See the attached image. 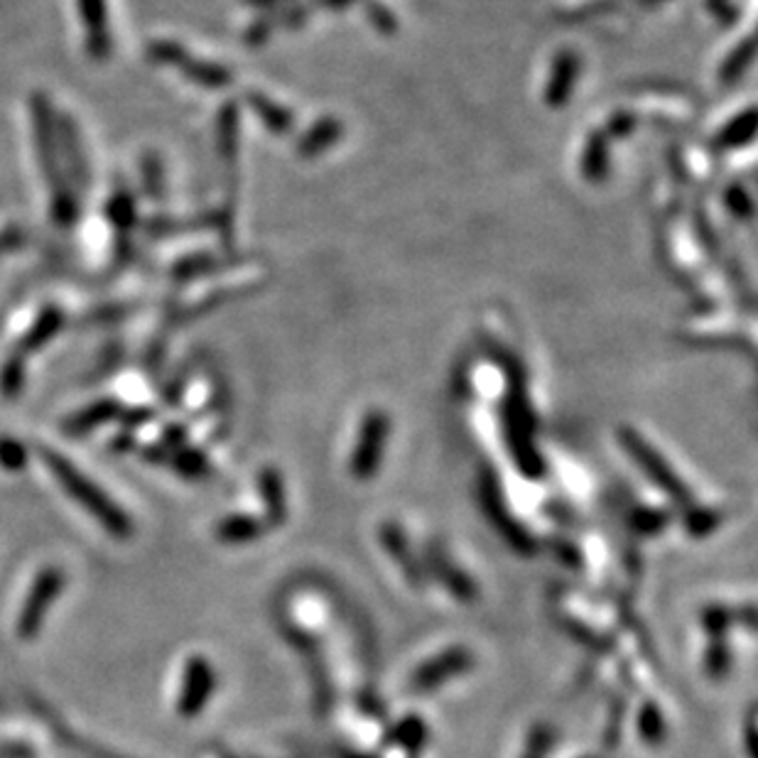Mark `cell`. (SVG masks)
I'll return each instance as SVG.
<instances>
[{
  "mask_svg": "<svg viewBox=\"0 0 758 758\" xmlns=\"http://www.w3.org/2000/svg\"><path fill=\"white\" fill-rule=\"evenodd\" d=\"M42 459H45L54 479L62 484V489L67 491L86 513H91L108 535H113V538L133 535V521L123 513V508L118 506L113 498H108L101 491L99 484H94L89 476H84L72 462L64 459L57 452L42 450Z\"/></svg>",
  "mask_w": 758,
  "mask_h": 758,
  "instance_id": "obj_1",
  "label": "cell"
},
{
  "mask_svg": "<svg viewBox=\"0 0 758 758\" xmlns=\"http://www.w3.org/2000/svg\"><path fill=\"white\" fill-rule=\"evenodd\" d=\"M619 440H621L624 450L628 452V457H631L638 464V469H641L648 476V479H651L658 486L660 491L668 494L675 503H682V506H687L692 501V496H690V489L685 486V481L680 479V476L673 472V467H670V464L665 462L663 454H660L651 445V442L643 440L631 427H621L619 430Z\"/></svg>",
  "mask_w": 758,
  "mask_h": 758,
  "instance_id": "obj_2",
  "label": "cell"
},
{
  "mask_svg": "<svg viewBox=\"0 0 758 758\" xmlns=\"http://www.w3.org/2000/svg\"><path fill=\"white\" fill-rule=\"evenodd\" d=\"M388 435H391V420L381 410H371L361 420L359 440H356V450L351 457V474L359 481L373 479L381 469L383 452L388 445Z\"/></svg>",
  "mask_w": 758,
  "mask_h": 758,
  "instance_id": "obj_3",
  "label": "cell"
},
{
  "mask_svg": "<svg viewBox=\"0 0 758 758\" xmlns=\"http://www.w3.org/2000/svg\"><path fill=\"white\" fill-rule=\"evenodd\" d=\"M64 589V575L57 567H45L32 582V587L25 597L23 611L18 616V636L20 638H35L42 628V621L50 611V606L57 602Z\"/></svg>",
  "mask_w": 758,
  "mask_h": 758,
  "instance_id": "obj_4",
  "label": "cell"
},
{
  "mask_svg": "<svg viewBox=\"0 0 758 758\" xmlns=\"http://www.w3.org/2000/svg\"><path fill=\"white\" fill-rule=\"evenodd\" d=\"M32 108V126H35V143L40 155V167L45 172L50 187H59V145H57V131H54V116L52 104L47 101L45 94H35L30 99Z\"/></svg>",
  "mask_w": 758,
  "mask_h": 758,
  "instance_id": "obj_5",
  "label": "cell"
},
{
  "mask_svg": "<svg viewBox=\"0 0 758 758\" xmlns=\"http://www.w3.org/2000/svg\"><path fill=\"white\" fill-rule=\"evenodd\" d=\"M216 690V673L207 658L194 656L184 665L182 690L177 700V710L182 717H197L209 705Z\"/></svg>",
  "mask_w": 758,
  "mask_h": 758,
  "instance_id": "obj_6",
  "label": "cell"
},
{
  "mask_svg": "<svg viewBox=\"0 0 758 758\" xmlns=\"http://www.w3.org/2000/svg\"><path fill=\"white\" fill-rule=\"evenodd\" d=\"M474 665V656L467 648H447V651L437 653L435 658H430L427 663H422L415 675H413V690L415 692H435L445 682L459 678L464 673H469Z\"/></svg>",
  "mask_w": 758,
  "mask_h": 758,
  "instance_id": "obj_7",
  "label": "cell"
},
{
  "mask_svg": "<svg viewBox=\"0 0 758 758\" xmlns=\"http://www.w3.org/2000/svg\"><path fill=\"white\" fill-rule=\"evenodd\" d=\"M79 13L86 28V52L96 62H104L111 54V32L106 28V3L104 0H79Z\"/></svg>",
  "mask_w": 758,
  "mask_h": 758,
  "instance_id": "obj_8",
  "label": "cell"
},
{
  "mask_svg": "<svg viewBox=\"0 0 758 758\" xmlns=\"http://www.w3.org/2000/svg\"><path fill=\"white\" fill-rule=\"evenodd\" d=\"M577 74H580L577 52L562 50L555 57V64H552V74L545 89V101L550 108H562L570 101L572 89H575V84H577Z\"/></svg>",
  "mask_w": 758,
  "mask_h": 758,
  "instance_id": "obj_9",
  "label": "cell"
},
{
  "mask_svg": "<svg viewBox=\"0 0 758 758\" xmlns=\"http://www.w3.org/2000/svg\"><path fill=\"white\" fill-rule=\"evenodd\" d=\"M121 410H123L121 403H118V400H113V398L96 400L94 405L79 410L77 415H72L67 422H64V435H69V437L89 435V432L106 425V422L118 420Z\"/></svg>",
  "mask_w": 758,
  "mask_h": 758,
  "instance_id": "obj_10",
  "label": "cell"
},
{
  "mask_svg": "<svg viewBox=\"0 0 758 758\" xmlns=\"http://www.w3.org/2000/svg\"><path fill=\"white\" fill-rule=\"evenodd\" d=\"M342 131L344 128L337 118H329V116L322 118V121L314 123L310 131L300 138L297 153L302 158H317L324 153V150H329L332 145L339 143Z\"/></svg>",
  "mask_w": 758,
  "mask_h": 758,
  "instance_id": "obj_11",
  "label": "cell"
},
{
  "mask_svg": "<svg viewBox=\"0 0 758 758\" xmlns=\"http://www.w3.org/2000/svg\"><path fill=\"white\" fill-rule=\"evenodd\" d=\"M580 167L584 180H589L592 184L606 180V175H609V140H606V133L594 131L589 136Z\"/></svg>",
  "mask_w": 758,
  "mask_h": 758,
  "instance_id": "obj_12",
  "label": "cell"
},
{
  "mask_svg": "<svg viewBox=\"0 0 758 758\" xmlns=\"http://www.w3.org/2000/svg\"><path fill=\"white\" fill-rule=\"evenodd\" d=\"M381 543L383 550L391 552V557L396 560V565L405 572L408 580L418 584L420 582V567H418V560L413 552H410V545L405 535L400 533V528L396 523H383L381 526Z\"/></svg>",
  "mask_w": 758,
  "mask_h": 758,
  "instance_id": "obj_13",
  "label": "cell"
},
{
  "mask_svg": "<svg viewBox=\"0 0 758 758\" xmlns=\"http://www.w3.org/2000/svg\"><path fill=\"white\" fill-rule=\"evenodd\" d=\"M261 498L266 503V513L270 518V523L278 526L285 521V513H288V498H285V486H283V476L278 474V469L273 467H266L261 472Z\"/></svg>",
  "mask_w": 758,
  "mask_h": 758,
  "instance_id": "obj_14",
  "label": "cell"
},
{
  "mask_svg": "<svg viewBox=\"0 0 758 758\" xmlns=\"http://www.w3.org/2000/svg\"><path fill=\"white\" fill-rule=\"evenodd\" d=\"M263 523L258 521L253 516H243V513H236L224 518V521L216 526V538L221 540L226 545H243V543H251L258 535L263 533Z\"/></svg>",
  "mask_w": 758,
  "mask_h": 758,
  "instance_id": "obj_15",
  "label": "cell"
},
{
  "mask_svg": "<svg viewBox=\"0 0 758 758\" xmlns=\"http://www.w3.org/2000/svg\"><path fill=\"white\" fill-rule=\"evenodd\" d=\"M59 136H62V153L69 162L74 182H77V187H86V158H84L82 140H79L77 126H74V121H69V118H62Z\"/></svg>",
  "mask_w": 758,
  "mask_h": 758,
  "instance_id": "obj_16",
  "label": "cell"
},
{
  "mask_svg": "<svg viewBox=\"0 0 758 758\" xmlns=\"http://www.w3.org/2000/svg\"><path fill=\"white\" fill-rule=\"evenodd\" d=\"M248 104L253 106V111L258 113V118H261L268 131H273L275 136L292 131V123H295L292 121V113L285 111L283 106H278L273 99H268V96L258 91H251L248 94Z\"/></svg>",
  "mask_w": 758,
  "mask_h": 758,
  "instance_id": "obj_17",
  "label": "cell"
},
{
  "mask_svg": "<svg viewBox=\"0 0 758 758\" xmlns=\"http://www.w3.org/2000/svg\"><path fill=\"white\" fill-rule=\"evenodd\" d=\"M62 312L57 307H47L42 310V314L37 317V322L32 324L30 332L20 342V351L28 354V351H35L40 346H45L50 339L57 337V332L62 329Z\"/></svg>",
  "mask_w": 758,
  "mask_h": 758,
  "instance_id": "obj_18",
  "label": "cell"
},
{
  "mask_svg": "<svg viewBox=\"0 0 758 758\" xmlns=\"http://www.w3.org/2000/svg\"><path fill=\"white\" fill-rule=\"evenodd\" d=\"M184 74H187V79L199 84V86H207V89H224V86L231 84V72L221 67V64H214V62H202V59H194L192 54L184 64L180 67Z\"/></svg>",
  "mask_w": 758,
  "mask_h": 758,
  "instance_id": "obj_19",
  "label": "cell"
},
{
  "mask_svg": "<svg viewBox=\"0 0 758 758\" xmlns=\"http://www.w3.org/2000/svg\"><path fill=\"white\" fill-rule=\"evenodd\" d=\"M432 565H435L432 570H435L437 575L445 580L447 589L454 594V597L462 599V602H469L476 597V584L472 582V577L467 575V572L457 570V565H452L447 555H440V552H435V562H432Z\"/></svg>",
  "mask_w": 758,
  "mask_h": 758,
  "instance_id": "obj_20",
  "label": "cell"
},
{
  "mask_svg": "<svg viewBox=\"0 0 758 758\" xmlns=\"http://www.w3.org/2000/svg\"><path fill=\"white\" fill-rule=\"evenodd\" d=\"M216 145H219V155L224 162L234 165L238 155V108L236 104H226L219 113V126H216Z\"/></svg>",
  "mask_w": 758,
  "mask_h": 758,
  "instance_id": "obj_21",
  "label": "cell"
},
{
  "mask_svg": "<svg viewBox=\"0 0 758 758\" xmlns=\"http://www.w3.org/2000/svg\"><path fill=\"white\" fill-rule=\"evenodd\" d=\"M754 131H756V116L749 108V111L736 116L734 121H729L727 126L722 128V133L717 136V145L722 150H736L746 143H751Z\"/></svg>",
  "mask_w": 758,
  "mask_h": 758,
  "instance_id": "obj_22",
  "label": "cell"
},
{
  "mask_svg": "<svg viewBox=\"0 0 758 758\" xmlns=\"http://www.w3.org/2000/svg\"><path fill=\"white\" fill-rule=\"evenodd\" d=\"M106 216H108V221L116 226L118 234L128 236V231H131L133 224H136L133 194L126 192V190H118L106 204Z\"/></svg>",
  "mask_w": 758,
  "mask_h": 758,
  "instance_id": "obj_23",
  "label": "cell"
},
{
  "mask_svg": "<svg viewBox=\"0 0 758 758\" xmlns=\"http://www.w3.org/2000/svg\"><path fill=\"white\" fill-rule=\"evenodd\" d=\"M52 219L62 229H69L79 219L77 194L67 184H59V187L52 190Z\"/></svg>",
  "mask_w": 758,
  "mask_h": 758,
  "instance_id": "obj_24",
  "label": "cell"
},
{
  "mask_svg": "<svg viewBox=\"0 0 758 758\" xmlns=\"http://www.w3.org/2000/svg\"><path fill=\"white\" fill-rule=\"evenodd\" d=\"M172 469H175L184 479H204L209 474V459L204 457V452L194 447H177L172 452Z\"/></svg>",
  "mask_w": 758,
  "mask_h": 758,
  "instance_id": "obj_25",
  "label": "cell"
},
{
  "mask_svg": "<svg viewBox=\"0 0 758 758\" xmlns=\"http://www.w3.org/2000/svg\"><path fill=\"white\" fill-rule=\"evenodd\" d=\"M638 734H641L643 739L653 746H658L665 739L663 712H660L653 702H648V705L638 712Z\"/></svg>",
  "mask_w": 758,
  "mask_h": 758,
  "instance_id": "obj_26",
  "label": "cell"
},
{
  "mask_svg": "<svg viewBox=\"0 0 758 758\" xmlns=\"http://www.w3.org/2000/svg\"><path fill=\"white\" fill-rule=\"evenodd\" d=\"M751 59H754V40L746 37L741 45L729 54V59L724 62L722 82L724 84H734L736 79H741V74L746 72V67H749Z\"/></svg>",
  "mask_w": 758,
  "mask_h": 758,
  "instance_id": "obj_27",
  "label": "cell"
},
{
  "mask_svg": "<svg viewBox=\"0 0 758 758\" xmlns=\"http://www.w3.org/2000/svg\"><path fill=\"white\" fill-rule=\"evenodd\" d=\"M148 57L155 64H172V67H182L184 59L190 57V52L184 50L180 42L155 40L148 45Z\"/></svg>",
  "mask_w": 758,
  "mask_h": 758,
  "instance_id": "obj_28",
  "label": "cell"
},
{
  "mask_svg": "<svg viewBox=\"0 0 758 758\" xmlns=\"http://www.w3.org/2000/svg\"><path fill=\"white\" fill-rule=\"evenodd\" d=\"M23 383H25V366L20 356H13V359H8L3 371H0V393L6 398H18L20 391H23Z\"/></svg>",
  "mask_w": 758,
  "mask_h": 758,
  "instance_id": "obj_29",
  "label": "cell"
},
{
  "mask_svg": "<svg viewBox=\"0 0 758 758\" xmlns=\"http://www.w3.org/2000/svg\"><path fill=\"white\" fill-rule=\"evenodd\" d=\"M393 739L400 746H408V749H420V746L427 741V727L418 717L403 719L393 729Z\"/></svg>",
  "mask_w": 758,
  "mask_h": 758,
  "instance_id": "obj_30",
  "label": "cell"
},
{
  "mask_svg": "<svg viewBox=\"0 0 758 758\" xmlns=\"http://www.w3.org/2000/svg\"><path fill=\"white\" fill-rule=\"evenodd\" d=\"M216 268H219V263H216L212 256H190L175 266V278L182 280V283H187V280L209 275Z\"/></svg>",
  "mask_w": 758,
  "mask_h": 758,
  "instance_id": "obj_31",
  "label": "cell"
},
{
  "mask_svg": "<svg viewBox=\"0 0 758 758\" xmlns=\"http://www.w3.org/2000/svg\"><path fill=\"white\" fill-rule=\"evenodd\" d=\"M28 464V450L15 437H0V467L6 472H23Z\"/></svg>",
  "mask_w": 758,
  "mask_h": 758,
  "instance_id": "obj_32",
  "label": "cell"
},
{
  "mask_svg": "<svg viewBox=\"0 0 758 758\" xmlns=\"http://www.w3.org/2000/svg\"><path fill=\"white\" fill-rule=\"evenodd\" d=\"M143 190L150 199L160 202L165 192V175H162V162L155 155H145L143 160Z\"/></svg>",
  "mask_w": 758,
  "mask_h": 758,
  "instance_id": "obj_33",
  "label": "cell"
},
{
  "mask_svg": "<svg viewBox=\"0 0 758 758\" xmlns=\"http://www.w3.org/2000/svg\"><path fill=\"white\" fill-rule=\"evenodd\" d=\"M732 653L727 648V638H710V651H707V670L712 678H724L729 673Z\"/></svg>",
  "mask_w": 758,
  "mask_h": 758,
  "instance_id": "obj_34",
  "label": "cell"
},
{
  "mask_svg": "<svg viewBox=\"0 0 758 758\" xmlns=\"http://www.w3.org/2000/svg\"><path fill=\"white\" fill-rule=\"evenodd\" d=\"M702 621H705L710 638H727L732 616L727 609H724V606H712V609L702 614Z\"/></svg>",
  "mask_w": 758,
  "mask_h": 758,
  "instance_id": "obj_35",
  "label": "cell"
},
{
  "mask_svg": "<svg viewBox=\"0 0 758 758\" xmlns=\"http://www.w3.org/2000/svg\"><path fill=\"white\" fill-rule=\"evenodd\" d=\"M717 523H719V516L710 513L707 508H695V511L687 516V530H690L692 535H697V538L712 533L714 526H717Z\"/></svg>",
  "mask_w": 758,
  "mask_h": 758,
  "instance_id": "obj_36",
  "label": "cell"
},
{
  "mask_svg": "<svg viewBox=\"0 0 758 758\" xmlns=\"http://www.w3.org/2000/svg\"><path fill=\"white\" fill-rule=\"evenodd\" d=\"M366 6H368V18H371V23L378 30H381V32H393L398 28L396 15L386 6L378 3V0H366Z\"/></svg>",
  "mask_w": 758,
  "mask_h": 758,
  "instance_id": "obj_37",
  "label": "cell"
},
{
  "mask_svg": "<svg viewBox=\"0 0 758 758\" xmlns=\"http://www.w3.org/2000/svg\"><path fill=\"white\" fill-rule=\"evenodd\" d=\"M634 526H636L638 533H643V535L658 533V530H663V526H665V516L660 511H648V508H641V511H638L634 518Z\"/></svg>",
  "mask_w": 758,
  "mask_h": 758,
  "instance_id": "obj_38",
  "label": "cell"
},
{
  "mask_svg": "<svg viewBox=\"0 0 758 758\" xmlns=\"http://www.w3.org/2000/svg\"><path fill=\"white\" fill-rule=\"evenodd\" d=\"M727 207L732 209L734 216H741V219H746V216L751 214V199H749V194H746L741 187H732L727 192Z\"/></svg>",
  "mask_w": 758,
  "mask_h": 758,
  "instance_id": "obj_39",
  "label": "cell"
},
{
  "mask_svg": "<svg viewBox=\"0 0 758 758\" xmlns=\"http://www.w3.org/2000/svg\"><path fill=\"white\" fill-rule=\"evenodd\" d=\"M155 418V413L150 408H133V410H121V415H118V420L123 422V427L131 432L140 425H145V422H150Z\"/></svg>",
  "mask_w": 758,
  "mask_h": 758,
  "instance_id": "obj_40",
  "label": "cell"
},
{
  "mask_svg": "<svg viewBox=\"0 0 758 758\" xmlns=\"http://www.w3.org/2000/svg\"><path fill=\"white\" fill-rule=\"evenodd\" d=\"M270 28H273V20H268V18L256 20V23L246 30V45H251V47L263 45L270 35Z\"/></svg>",
  "mask_w": 758,
  "mask_h": 758,
  "instance_id": "obj_41",
  "label": "cell"
},
{
  "mask_svg": "<svg viewBox=\"0 0 758 758\" xmlns=\"http://www.w3.org/2000/svg\"><path fill=\"white\" fill-rule=\"evenodd\" d=\"M634 126H636V118L631 113H616L609 121V133H614L616 138H626L634 131Z\"/></svg>",
  "mask_w": 758,
  "mask_h": 758,
  "instance_id": "obj_42",
  "label": "cell"
},
{
  "mask_svg": "<svg viewBox=\"0 0 758 758\" xmlns=\"http://www.w3.org/2000/svg\"><path fill=\"white\" fill-rule=\"evenodd\" d=\"M184 437H187V430H184L182 425H172L165 430V435H162V445H165L167 450H177L182 447Z\"/></svg>",
  "mask_w": 758,
  "mask_h": 758,
  "instance_id": "obj_43",
  "label": "cell"
},
{
  "mask_svg": "<svg viewBox=\"0 0 758 758\" xmlns=\"http://www.w3.org/2000/svg\"><path fill=\"white\" fill-rule=\"evenodd\" d=\"M136 447V437L131 435V432L123 430V432H118V435L111 440V450L116 454H123V452H131Z\"/></svg>",
  "mask_w": 758,
  "mask_h": 758,
  "instance_id": "obj_44",
  "label": "cell"
},
{
  "mask_svg": "<svg viewBox=\"0 0 758 758\" xmlns=\"http://www.w3.org/2000/svg\"><path fill=\"white\" fill-rule=\"evenodd\" d=\"M143 457L148 459V462H165V459H170V450L165 447V445H153V447H145L143 450Z\"/></svg>",
  "mask_w": 758,
  "mask_h": 758,
  "instance_id": "obj_45",
  "label": "cell"
},
{
  "mask_svg": "<svg viewBox=\"0 0 758 758\" xmlns=\"http://www.w3.org/2000/svg\"><path fill=\"white\" fill-rule=\"evenodd\" d=\"M314 3L322 6V8H327V10H344V8L354 6L356 0H314Z\"/></svg>",
  "mask_w": 758,
  "mask_h": 758,
  "instance_id": "obj_46",
  "label": "cell"
},
{
  "mask_svg": "<svg viewBox=\"0 0 758 758\" xmlns=\"http://www.w3.org/2000/svg\"><path fill=\"white\" fill-rule=\"evenodd\" d=\"M243 3H248V6H253V8H270V6H275V3H280V0H243Z\"/></svg>",
  "mask_w": 758,
  "mask_h": 758,
  "instance_id": "obj_47",
  "label": "cell"
}]
</instances>
